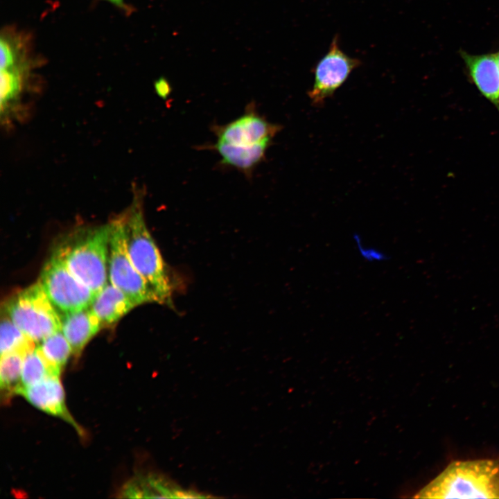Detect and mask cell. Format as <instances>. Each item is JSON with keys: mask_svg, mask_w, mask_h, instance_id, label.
Instances as JSON below:
<instances>
[{"mask_svg": "<svg viewBox=\"0 0 499 499\" xmlns=\"http://www.w3.org/2000/svg\"><path fill=\"white\" fill-rule=\"evenodd\" d=\"M137 195L123 216L128 256L157 298V302L173 306V283L166 265L145 222L142 195Z\"/></svg>", "mask_w": 499, "mask_h": 499, "instance_id": "obj_1", "label": "cell"}, {"mask_svg": "<svg viewBox=\"0 0 499 499\" xmlns=\"http://www.w3.org/2000/svg\"><path fill=\"white\" fill-rule=\"evenodd\" d=\"M414 498H499V460L453 462Z\"/></svg>", "mask_w": 499, "mask_h": 499, "instance_id": "obj_2", "label": "cell"}, {"mask_svg": "<svg viewBox=\"0 0 499 499\" xmlns=\"http://www.w3.org/2000/svg\"><path fill=\"white\" fill-rule=\"evenodd\" d=\"M110 223L74 232L55 250L71 272L96 295L108 283Z\"/></svg>", "mask_w": 499, "mask_h": 499, "instance_id": "obj_3", "label": "cell"}, {"mask_svg": "<svg viewBox=\"0 0 499 499\" xmlns=\"http://www.w3.org/2000/svg\"><path fill=\"white\" fill-rule=\"evenodd\" d=\"M2 307V312L36 343L61 330L60 314L40 282L11 296Z\"/></svg>", "mask_w": 499, "mask_h": 499, "instance_id": "obj_4", "label": "cell"}, {"mask_svg": "<svg viewBox=\"0 0 499 499\" xmlns=\"http://www.w3.org/2000/svg\"><path fill=\"white\" fill-rule=\"evenodd\" d=\"M39 282L60 315L90 307L96 296L71 272L55 250L45 263Z\"/></svg>", "mask_w": 499, "mask_h": 499, "instance_id": "obj_5", "label": "cell"}, {"mask_svg": "<svg viewBox=\"0 0 499 499\" xmlns=\"http://www.w3.org/2000/svg\"><path fill=\"white\" fill-rule=\"evenodd\" d=\"M108 279L123 292L134 306L157 302L149 286L136 270L128 254L123 216L110 222Z\"/></svg>", "mask_w": 499, "mask_h": 499, "instance_id": "obj_6", "label": "cell"}, {"mask_svg": "<svg viewBox=\"0 0 499 499\" xmlns=\"http://www.w3.org/2000/svg\"><path fill=\"white\" fill-rule=\"evenodd\" d=\"M360 64V60L348 55L342 50L339 35H335L329 51L314 67V82L308 92L312 105L322 106Z\"/></svg>", "mask_w": 499, "mask_h": 499, "instance_id": "obj_7", "label": "cell"}, {"mask_svg": "<svg viewBox=\"0 0 499 499\" xmlns=\"http://www.w3.org/2000/svg\"><path fill=\"white\" fill-rule=\"evenodd\" d=\"M282 126L272 123L249 104L245 112L235 120L222 125H215L212 131L217 141L238 146H252L273 139Z\"/></svg>", "mask_w": 499, "mask_h": 499, "instance_id": "obj_8", "label": "cell"}, {"mask_svg": "<svg viewBox=\"0 0 499 499\" xmlns=\"http://www.w3.org/2000/svg\"><path fill=\"white\" fill-rule=\"evenodd\" d=\"M17 394L24 396L39 410L61 418L72 425L80 434L82 433L67 408L60 376L49 375L36 384L22 387Z\"/></svg>", "mask_w": 499, "mask_h": 499, "instance_id": "obj_9", "label": "cell"}, {"mask_svg": "<svg viewBox=\"0 0 499 499\" xmlns=\"http://www.w3.org/2000/svg\"><path fill=\"white\" fill-rule=\"evenodd\" d=\"M460 55L471 82L499 112V65L496 53L473 55L460 51Z\"/></svg>", "mask_w": 499, "mask_h": 499, "instance_id": "obj_10", "label": "cell"}, {"mask_svg": "<svg viewBox=\"0 0 499 499\" xmlns=\"http://www.w3.org/2000/svg\"><path fill=\"white\" fill-rule=\"evenodd\" d=\"M272 140L252 146H238L217 141L208 149L215 150L221 157L220 164L241 172L251 178L254 170L265 159Z\"/></svg>", "mask_w": 499, "mask_h": 499, "instance_id": "obj_11", "label": "cell"}, {"mask_svg": "<svg viewBox=\"0 0 499 499\" xmlns=\"http://www.w3.org/2000/svg\"><path fill=\"white\" fill-rule=\"evenodd\" d=\"M60 316L61 331L71 347L72 354L78 357L102 327L100 322L90 307Z\"/></svg>", "mask_w": 499, "mask_h": 499, "instance_id": "obj_12", "label": "cell"}, {"mask_svg": "<svg viewBox=\"0 0 499 499\" xmlns=\"http://www.w3.org/2000/svg\"><path fill=\"white\" fill-rule=\"evenodd\" d=\"M122 498L189 497L193 493L172 485L166 479L154 474L138 475L129 480L121 491Z\"/></svg>", "mask_w": 499, "mask_h": 499, "instance_id": "obj_13", "label": "cell"}, {"mask_svg": "<svg viewBox=\"0 0 499 499\" xmlns=\"http://www.w3.org/2000/svg\"><path fill=\"white\" fill-rule=\"evenodd\" d=\"M134 306L123 292L108 282L96 296L90 308L103 326L115 323Z\"/></svg>", "mask_w": 499, "mask_h": 499, "instance_id": "obj_14", "label": "cell"}, {"mask_svg": "<svg viewBox=\"0 0 499 499\" xmlns=\"http://www.w3.org/2000/svg\"><path fill=\"white\" fill-rule=\"evenodd\" d=\"M28 44V38L22 33L5 28L0 39L1 69L30 62Z\"/></svg>", "mask_w": 499, "mask_h": 499, "instance_id": "obj_15", "label": "cell"}, {"mask_svg": "<svg viewBox=\"0 0 499 499\" xmlns=\"http://www.w3.org/2000/svg\"><path fill=\"white\" fill-rule=\"evenodd\" d=\"M37 346L53 374L60 376L72 353L71 347L62 331L50 335Z\"/></svg>", "mask_w": 499, "mask_h": 499, "instance_id": "obj_16", "label": "cell"}, {"mask_svg": "<svg viewBox=\"0 0 499 499\" xmlns=\"http://www.w3.org/2000/svg\"><path fill=\"white\" fill-rule=\"evenodd\" d=\"M31 62L1 69V112H7L10 103L15 100L22 89L25 75Z\"/></svg>", "mask_w": 499, "mask_h": 499, "instance_id": "obj_17", "label": "cell"}, {"mask_svg": "<svg viewBox=\"0 0 499 499\" xmlns=\"http://www.w3.org/2000/svg\"><path fill=\"white\" fill-rule=\"evenodd\" d=\"M0 333L1 355L11 352L26 354L37 347L36 342L23 333L5 313L4 315L2 313Z\"/></svg>", "mask_w": 499, "mask_h": 499, "instance_id": "obj_18", "label": "cell"}, {"mask_svg": "<svg viewBox=\"0 0 499 499\" xmlns=\"http://www.w3.org/2000/svg\"><path fill=\"white\" fill-rule=\"evenodd\" d=\"M25 355L20 352L1 355L0 384L6 399L17 394L21 387V369Z\"/></svg>", "mask_w": 499, "mask_h": 499, "instance_id": "obj_19", "label": "cell"}, {"mask_svg": "<svg viewBox=\"0 0 499 499\" xmlns=\"http://www.w3.org/2000/svg\"><path fill=\"white\" fill-rule=\"evenodd\" d=\"M49 375L55 374L52 371L39 347L37 346L24 356L21 369V389L36 384Z\"/></svg>", "mask_w": 499, "mask_h": 499, "instance_id": "obj_20", "label": "cell"}, {"mask_svg": "<svg viewBox=\"0 0 499 499\" xmlns=\"http://www.w3.org/2000/svg\"><path fill=\"white\" fill-rule=\"evenodd\" d=\"M353 239L360 256L365 260L374 262L383 261L388 259L387 256L382 251L373 247L365 246L362 239L358 236H355Z\"/></svg>", "mask_w": 499, "mask_h": 499, "instance_id": "obj_21", "label": "cell"}, {"mask_svg": "<svg viewBox=\"0 0 499 499\" xmlns=\"http://www.w3.org/2000/svg\"><path fill=\"white\" fill-rule=\"evenodd\" d=\"M155 89L157 94L163 98H166L171 91L169 82L164 77L159 78L155 81Z\"/></svg>", "mask_w": 499, "mask_h": 499, "instance_id": "obj_22", "label": "cell"}, {"mask_svg": "<svg viewBox=\"0 0 499 499\" xmlns=\"http://www.w3.org/2000/svg\"><path fill=\"white\" fill-rule=\"evenodd\" d=\"M107 1L112 4L114 5L117 8L124 10L125 12L128 13H130L132 11V8L130 6L127 5L124 0H104Z\"/></svg>", "mask_w": 499, "mask_h": 499, "instance_id": "obj_23", "label": "cell"}, {"mask_svg": "<svg viewBox=\"0 0 499 499\" xmlns=\"http://www.w3.org/2000/svg\"><path fill=\"white\" fill-rule=\"evenodd\" d=\"M496 55L497 60H498V65H499V51H498L496 53Z\"/></svg>", "mask_w": 499, "mask_h": 499, "instance_id": "obj_24", "label": "cell"}]
</instances>
